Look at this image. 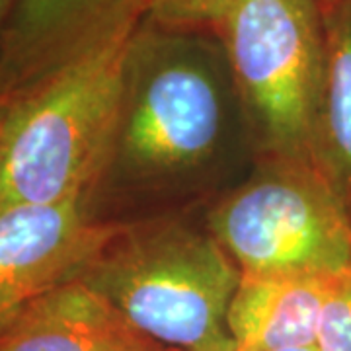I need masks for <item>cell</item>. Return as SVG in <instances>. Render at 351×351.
<instances>
[{
	"label": "cell",
	"mask_w": 351,
	"mask_h": 351,
	"mask_svg": "<svg viewBox=\"0 0 351 351\" xmlns=\"http://www.w3.org/2000/svg\"><path fill=\"white\" fill-rule=\"evenodd\" d=\"M138 25L0 86V209L94 199L112 156Z\"/></svg>",
	"instance_id": "cell-1"
},
{
	"label": "cell",
	"mask_w": 351,
	"mask_h": 351,
	"mask_svg": "<svg viewBox=\"0 0 351 351\" xmlns=\"http://www.w3.org/2000/svg\"><path fill=\"white\" fill-rule=\"evenodd\" d=\"M230 104H239V96L215 32L168 29L143 20L127 53L104 182L117 176L141 186H168L205 170L223 149Z\"/></svg>",
	"instance_id": "cell-2"
},
{
	"label": "cell",
	"mask_w": 351,
	"mask_h": 351,
	"mask_svg": "<svg viewBox=\"0 0 351 351\" xmlns=\"http://www.w3.org/2000/svg\"><path fill=\"white\" fill-rule=\"evenodd\" d=\"M82 279L164 348L237 351L228 308L242 271L211 230L123 225Z\"/></svg>",
	"instance_id": "cell-3"
},
{
	"label": "cell",
	"mask_w": 351,
	"mask_h": 351,
	"mask_svg": "<svg viewBox=\"0 0 351 351\" xmlns=\"http://www.w3.org/2000/svg\"><path fill=\"white\" fill-rule=\"evenodd\" d=\"M215 34L265 160L313 162L326 69L318 0H242Z\"/></svg>",
	"instance_id": "cell-4"
},
{
	"label": "cell",
	"mask_w": 351,
	"mask_h": 351,
	"mask_svg": "<svg viewBox=\"0 0 351 351\" xmlns=\"http://www.w3.org/2000/svg\"><path fill=\"white\" fill-rule=\"evenodd\" d=\"M209 230L242 276H334L351 267V215L313 162L265 160L215 205Z\"/></svg>",
	"instance_id": "cell-5"
},
{
	"label": "cell",
	"mask_w": 351,
	"mask_h": 351,
	"mask_svg": "<svg viewBox=\"0 0 351 351\" xmlns=\"http://www.w3.org/2000/svg\"><path fill=\"white\" fill-rule=\"evenodd\" d=\"M90 197L0 209V328L27 302L82 277L123 225L96 219Z\"/></svg>",
	"instance_id": "cell-6"
},
{
	"label": "cell",
	"mask_w": 351,
	"mask_h": 351,
	"mask_svg": "<svg viewBox=\"0 0 351 351\" xmlns=\"http://www.w3.org/2000/svg\"><path fill=\"white\" fill-rule=\"evenodd\" d=\"M149 0H18L0 41V86L135 27Z\"/></svg>",
	"instance_id": "cell-7"
},
{
	"label": "cell",
	"mask_w": 351,
	"mask_h": 351,
	"mask_svg": "<svg viewBox=\"0 0 351 351\" xmlns=\"http://www.w3.org/2000/svg\"><path fill=\"white\" fill-rule=\"evenodd\" d=\"M152 341L78 277L27 302L0 328V351H151Z\"/></svg>",
	"instance_id": "cell-8"
},
{
	"label": "cell",
	"mask_w": 351,
	"mask_h": 351,
	"mask_svg": "<svg viewBox=\"0 0 351 351\" xmlns=\"http://www.w3.org/2000/svg\"><path fill=\"white\" fill-rule=\"evenodd\" d=\"M341 274L242 276L228 308L237 351L314 346L322 308Z\"/></svg>",
	"instance_id": "cell-9"
},
{
	"label": "cell",
	"mask_w": 351,
	"mask_h": 351,
	"mask_svg": "<svg viewBox=\"0 0 351 351\" xmlns=\"http://www.w3.org/2000/svg\"><path fill=\"white\" fill-rule=\"evenodd\" d=\"M326 69L314 131L313 164L351 215V0L320 4Z\"/></svg>",
	"instance_id": "cell-10"
},
{
	"label": "cell",
	"mask_w": 351,
	"mask_h": 351,
	"mask_svg": "<svg viewBox=\"0 0 351 351\" xmlns=\"http://www.w3.org/2000/svg\"><path fill=\"white\" fill-rule=\"evenodd\" d=\"M242 0H149L145 20L158 27L217 32Z\"/></svg>",
	"instance_id": "cell-11"
},
{
	"label": "cell",
	"mask_w": 351,
	"mask_h": 351,
	"mask_svg": "<svg viewBox=\"0 0 351 351\" xmlns=\"http://www.w3.org/2000/svg\"><path fill=\"white\" fill-rule=\"evenodd\" d=\"M316 351H351V267L339 276L318 322Z\"/></svg>",
	"instance_id": "cell-12"
},
{
	"label": "cell",
	"mask_w": 351,
	"mask_h": 351,
	"mask_svg": "<svg viewBox=\"0 0 351 351\" xmlns=\"http://www.w3.org/2000/svg\"><path fill=\"white\" fill-rule=\"evenodd\" d=\"M16 4H18V0H0V41L4 38L6 27L10 24Z\"/></svg>",
	"instance_id": "cell-13"
},
{
	"label": "cell",
	"mask_w": 351,
	"mask_h": 351,
	"mask_svg": "<svg viewBox=\"0 0 351 351\" xmlns=\"http://www.w3.org/2000/svg\"><path fill=\"white\" fill-rule=\"evenodd\" d=\"M276 351H316L314 346H306V348H287V350H276Z\"/></svg>",
	"instance_id": "cell-14"
},
{
	"label": "cell",
	"mask_w": 351,
	"mask_h": 351,
	"mask_svg": "<svg viewBox=\"0 0 351 351\" xmlns=\"http://www.w3.org/2000/svg\"><path fill=\"white\" fill-rule=\"evenodd\" d=\"M151 351H180V350H174V348H158V350H151Z\"/></svg>",
	"instance_id": "cell-15"
},
{
	"label": "cell",
	"mask_w": 351,
	"mask_h": 351,
	"mask_svg": "<svg viewBox=\"0 0 351 351\" xmlns=\"http://www.w3.org/2000/svg\"><path fill=\"white\" fill-rule=\"evenodd\" d=\"M326 2H332V0H318V4H326Z\"/></svg>",
	"instance_id": "cell-16"
}]
</instances>
